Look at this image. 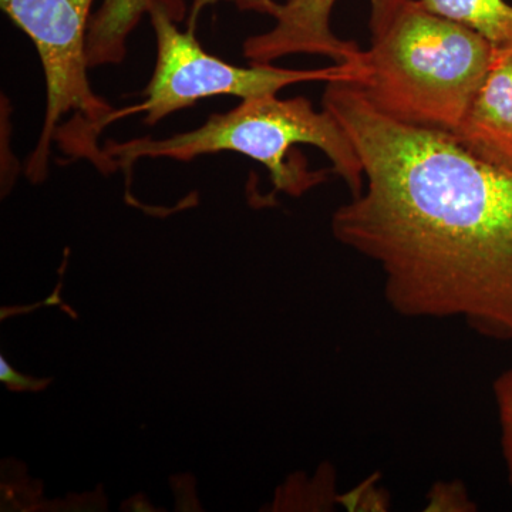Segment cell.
<instances>
[{
    "mask_svg": "<svg viewBox=\"0 0 512 512\" xmlns=\"http://www.w3.org/2000/svg\"><path fill=\"white\" fill-rule=\"evenodd\" d=\"M234 2L241 10H252V12L262 13V15L272 16V18L279 6L275 0H234Z\"/></svg>",
    "mask_w": 512,
    "mask_h": 512,
    "instance_id": "obj_11",
    "label": "cell"
},
{
    "mask_svg": "<svg viewBox=\"0 0 512 512\" xmlns=\"http://www.w3.org/2000/svg\"><path fill=\"white\" fill-rule=\"evenodd\" d=\"M451 134L480 160L512 174V55L495 53L490 72Z\"/></svg>",
    "mask_w": 512,
    "mask_h": 512,
    "instance_id": "obj_7",
    "label": "cell"
},
{
    "mask_svg": "<svg viewBox=\"0 0 512 512\" xmlns=\"http://www.w3.org/2000/svg\"><path fill=\"white\" fill-rule=\"evenodd\" d=\"M424 8L473 29L495 50L512 46V6L505 0H420Z\"/></svg>",
    "mask_w": 512,
    "mask_h": 512,
    "instance_id": "obj_8",
    "label": "cell"
},
{
    "mask_svg": "<svg viewBox=\"0 0 512 512\" xmlns=\"http://www.w3.org/2000/svg\"><path fill=\"white\" fill-rule=\"evenodd\" d=\"M450 491H451V487H448L447 488V491L446 493H444V495H446V497L450 498ZM453 498H460V495H454ZM461 507V505H464V501L463 500H457V503H453V501H451V504L448 503V507Z\"/></svg>",
    "mask_w": 512,
    "mask_h": 512,
    "instance_id": "obj_12",
    "label": "cell"
},
{
    "mask_svg": "<svg viewBox=\"0 0 512 512\" xmlns=\"http://www.w3.org/2000/svg\"><path fill=\"white\" fill-rule=\"evenodd\" d=\"M495 53H497V55H512V46L508 47V49L495 50Z\"/></svg>",
    "mask_w": 512,
    "mask_h": 512,
    "instance_id": "obj_13",
    "label": "cell"
},
{
    "mask_svg": "<svg viewBox=\"0 0 512 512\" xmlns=\"http://www.w3.org/2000/svg\"><path fill=\"white\" fill-rule=\"evenodd\" d=\"M494 396L497 402L501 424V444L508 477L512 485V369L504 372L494 383Z\"/></svg>",
    "mask_w": 512,
    "mask_h": 512,
    "instance_id": "obj_9",
    "label": "cell"
},
{
    "mask_svg": "<svg viewBox=\"0 0 512 512\" xmlns=\"http://www.w3.org/2000/svg\"><path fill=\"white\" fill-rule=\"evenodd\" d=\"M298 144L319 148L333 164V173L348 184L353 197L362 192L365 174L348 134L328 110L316 111L305 97H251L228 113L214 114L195 130L160 140L111 141L103 153L110 167L131 165L140 158L191 161L204 154L231 151L264 165L276 190L301 195L325 175L312 173L303 158L292 156Z\"/></svg>",
    "mask_w": 512,
    "mask_h": 512,
    "instance_id": "obj_3",
    "label": "cell"
},
{
    "mask_svg": "<svg viewBox=\"0 0 512 512\" xmlns=\"http://www.w3.org/2000/svg\"><path fill=\"white\" fill-rule=\"evenodd\" d=\"M356 148L365 187L333 215V234L372 259L397 312L464 318L512 339V174L448 131L386 116L350 82L323 94Z\"/></svg>",
    "mask_w": 512,
    "mask_h": 512,
    "instance_id": "obj_1",
    "label": "cell"
},
{
    "mask_svg": "<svg viewBox=\"0 0 512 512\" xmlns=\"http://www.w3.org/2000/svg\"><path fill=\"white\" fill-rule=\"evenodd\" d=\"M194 0L190 28L178 29L183 18V0H148L146 12L157 40V62L144 90L146 100L134 111H144L148 124H156L175 111L195 106L198 101L218 96L239 99L275 96L292 84L311 82L357 83L362 76L359 63H336L315 70H291L272 64L238 67L205 52L195 37V20L207 3Z\"/></svg>",
    "mask_w": 512,
    "mask_h": 512,
    "instance_id": "obj_4",
    "label": "cell"
},
{
    "mask_svg": "<svg viewBox=\"0 0 512 512\" xmlns=\"http://www.w3.org/2000/svg\"><path fill=\"white\" fill-rule=\"evenodd\" d=\"M93 0H0L3 12L32 40L45 72L47 104L39 143L28 160V175L45 178L57 124L76 111L79 130L67 137V150L79 146L86 128L104 127L113 116L110 104L94 94L87 77L90 64L87 23Z\"/></svg>",
    "mask_w": 512,
    "mask_h": 512,
    "instance_id": "obj_5",
    "label": "cell"
},
{
    "mask_svg": "<svg viewBox=\"0 0 512 512\" xmlns=\"http://www.w3.org/2000/svg\"><path fill=\"white\" fill-rule=\"evenodd\" d=\"M370 47L356 84L402 123L454 133L493 66L495 47L420 0H370Z\"/></svg>",
    "mask_w": 512,
    "mask_h": 512,
    "instance_id": "obj_2",
    "label": "cell"
},
{
    "mask_svg": "<svg viewBox=\"0 0 512 512\" xmlns=\"http://www.w3.org/2000/svg\"><path fill=\"white\" fill-rule=\"evenodd\" d=\"M335 3L336 0H286L276 9L274 28L245 40L244 56L251 64H271L289 55H319L336 63H359V46L340 40L330 30Z\"/></svg>",
    "mask_w": 512,
    "mask_h": 512,
    "instance_id": "obj_6",
    "label": "cell"
},
{
    "mask_svg": "<svg viewBox=\"0 0 512 512\" xmlns=\"http://www.w3.org/2000/svg\"><path fill=\"white\" fill-rule=\"evenodd\" d=\"M0 380H2L3 383L8 384V386L13 387V389L19 390H36L42 386V384L37 382V380L28 379V377L20 375L16 370H13L3 356L0 357Z\"/></svg>",
    "mask_w": 512,
    "mask_h": 512,
    "instance_id": "obj_10",
    "label": "cell"
}]
</instances>
